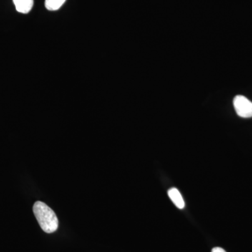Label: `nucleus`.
<instances>
[{
  "label": "nucleus",
  "instance_id": "1",
  "mask_svg": "<svg viewBox=\"0 0 252 252\" xmlns=\"http://www.w3.org/2000/svg\"><path fill=\"white\" fill-rule=\"evenodd\" d=\"M38 223L45 233H52L59 228V220L51 207L41 201H36L32 207Z\"/></svg>",
  "mask_w": 252,
  "mask_h": 252
},
{
  "label": "nucleus",
  "instance_id": "2",
  "mask_svg": "<svg viewBox=\"0 0 252 252\" xmlns=\"http://www.w3.org/2000/svg\"><path fill=\"white\" fill-rule=\"evenodd\" d=\"M233 106L239 117H252V102L245 96H235L233 99Z\"/></svg>",
  "mask_w": 252,
  "mask_h": 252
},
{
  "label": "nucleus",
  "instance_id": "3",
  "mask_svg": "<svg viewBox=\"0 0 252 252\" xmlns=\"http://www.w3.org/2000/svg\"><path fill=\"white\" fill-rule=\"evenodd\" d=\"M167 194H168L169 198L172 200V203L175 204L177 208L180 209V210L185 208V202L178 189L176 188L169 189Z\"/></svg>",
  "mask_w": 252,
  "mask_h": 252
},
{
  "label": "nucleus",
  "instance_id": "4",
  "mask_svg": "<svg viewBox=\"0 0 252 252\" xmlns=\"http://www.w3.org/2000/svg\"><path fill=\"white\" fill-rule=\"evenodd\" d=\"M16 11L21 14H28L32 9L34 0H13Z\"/></svg>",
  "mask_w": 252,
  "mask_h": 252
},
{
  "label": "nucleus",
  "instance_id": "5",
  "mask_svg": "<svg viewBox=\"0 0 252 252\" xmlns=\"http://www.w3.org/2000/svg\"><path fill=\"white\" fill-rule=\"evenodd\" d=\"M66 0H45V6L49 11L59 10L64 4Z\"/></svg>",
  "mask_w": 252,
  "mask_h": 252
},
{
  "label": "nucleus",
  "instance_id": "6",
  "mask_svg": "<svg viewBox=\"0 0 252 252\" xmlns=\"http://www.w3.org/2000/svg\"><path fill=\"white\" fill-rule=\"evenodd\" d=\"M212 252H226L223 250V248H215L212 249Z\"/></svg>",
  "mask_w": 252,
  "mask_h": 252
}]
</instances>
